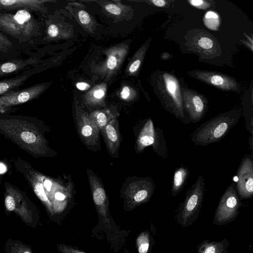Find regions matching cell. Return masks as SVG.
Here are the masks:
<instances>
[{"label":"cell","mask_w":253,"mask_h":253,"mask_svg":"<svg viewBox=\"0 0 253 253\" xmlns=\"http://www.w3.org/2000/svg\"><path fill=\"white\" fill-rule=\"evenodd\" d=\"M65 8L86 31L93 33L96 28V22L83 4L73 1L68 3Z\"/></svg>","instance_id":"7402d4cb"},{"label":"cell","mask_w":253,"mask_h":253,"mask_svg":"<svg viewBox=\"0 0 253 253\" xmlns=\"http://www.w3.org/2000/svg\"><path fill=\"white\" fill-rule=\"evenodd\" d=\"M229 243L227 239L220 241L205 240L197 245V253H229Z\"/></svg>","instance_id":"484cf974"},{"label":"cell","mask_w":253,"mask_h":253,"mask_svg":"<svg viewBox=\"0 0 253 253\" xmlns=\"http://www.w3.org/2000/svg\"><path fill=\"white\" fill-rule=\"evenodd\" d=\"M189 174V169L184 166L177 169L173 174L171 187V195L175 197L183 189Z\"/></svg>","instance_id":"83f0119b"},{"label":"cell","mask_w":253,"mask_h":253,"mask_svg":"<svg viewBox=\"0 0 253 253\" xmlns=\"http://www.w3.org/2000/svg\"><path fill=\"white\" fill-rule=\"evenodd\" d=\"M241 204L236 191V184L232 183L220 199L214 214L213 223L221 226L233 221L239 213Z\"/></svg>","instance_id":"ba28073f"},{"label":"cell","mask_w":253,"mask_h":253,"mask_svg":"<svg viewBox=\"0 0 253 253\" xmlns=\"http://www.w3.org/2000/svg\"><path fill=\"white\" fill-rule=\"evenodd\" d=\"M83 2H95L98 3L105 13L117 20H129L133 10L130 6L123 4L119 0H81Z\"/></svg>","instance_id":"ffe728a7"},{"label":"cell","mask_w":253,"mask_h":253,"mask_svg":"<svg viewBox=\"0 0 253 253\" xmlns=\"http://www.w3.org/2000/svg\"><path fill=\"white\" fill-rule=\"evenodd\" d=\"M128 86H124L120 92V97L124 100L131 99L134 94Z\"/></svg>","instance_id":"d590c367"},{"label":"cell","mask_w":253,"mask_h":253,"mask_svg":"<svg viewBox=\"0 0 253 253\" xmlns=\"http://www.w3.org/2000/svg\"></svg>","instance_id":"b9f144b4"},{"label":"cell","mask_w":253,"mask_h":253,"mask_svg":"<svg viewBox=\"0 0 253 253\" xmlns=\"http://www.w3.org/2000/svg\"><path fill=\"white\" fill-rule=\"evenodd\" d=\"M164 90L162 104L167 111L184 125H189V119L183 107L182 93L177 79L172 75H163Z\"/></svg>","instance_id":"8992f818"},{"label":"cell","mask_w":253,"mask_h":253,"mask_svg":"<svg viewBox=\"0 0 253 253\" xmlns=\"http://www.w3.org/2000/svg\"><path fill=\"white\" fill-rule=\"evenodd\" d=\"M4 253H33L31 246L20 240L8 238L4 244Z\"/></svg>","instance_id":"f546056e"},{"label":"cell","mask_w":253,"mask_h":253,"mask_svg":"<svg viewBox=\"0 0 253 253\" xmlns=\"http://www.w3.org/2000/svg\"><path fill=\"white\" fill-rule=\"evenodd\" d=\"M244 35L250 41L251 43L253 44V40L252 38H251L250 37H249L246 34L244 33Z\"/></svg>","instance_id":"60d3db41"},{"label":"cell","mask_w":253,"mask_h":253,"mask_svg":"<svg viewBox=\"0 0 253 253\" xmlns=\"http://www.w3.org/2000/svg\"><path fill=\"white\" fill-rule=\"evenodd\" d=\"M71 196L70 185L64 187L59 183L50 200L54 214L61 212L64 210Z\"/></svg>","instance_id":"d4e9b609"},{"label":"cell","mask_w":253,"mask_h":253,"mask_svg":"<svg viewBox=\"0 0 253 253\" xmlns=\"http://www.w3.org/2000/svg\"><path fill=\"white\" fill-rule=\"evenodd\" d=\"M33 49L21 44L13 39L0 31V60L7 61L23 54L30 55Z\"/></svg>","instance_id":"d6986e66"},{"label":"cell","mask_w":253,"mask_h":253,"mask_svg":"<svg viewBox=\"0 0 253 253\" xmlns=\"http://www.w3.org/2000/svg\"><path fill=\"white\" fill-rule=\"evenodd\" d=\"M75 109L78 131L81 139L87 146H96L99 141V128L77 101Z\"/></svg>","instance_id":"7c38bea8"},{"label":"cell","mask_w":253,"mask_h":253,"mask_svg":"<svg viewBox=\"0 0 253 253\" xmlns=\"http://www.w3.org/2000/svg\"><path fill=\"white\" fill-rule=\"evenodd\" d=\"M89 116L100 130L112 120L117 117V115L109 109L96 110L91 112Z\"/></svg>","instance_id":"f1b7e54d"},{"label":"cell","mask_w":253,"mask_h":253,"mask_svg":"<svg viewBox=\"0 0 253 253\" xmlns=\"http://www.w3.org/2000/svg\"><path fill=\"white\" fill-rule=\"evenodd\" d=\"M45 15L44 21V35L42 40L43 41H55L68 40L73 34V29L71 25L57 19L54 15Z\"/></svg>","instance_id":"5bb4252c"},{"label":"cell","mask_w":253,"mask_h":253,"mask_svg":"<svg viewBox=\"0 0 253 253\" xmlns=\"http://www.w3.org/2000/svg\"><path fill=\"white\" fill-rule=\"evenodd\" d=\"M55 246L61 253H86L75 247L62 243L56 244Z\"/></svg>","instance_id":"836d02e7"},{"label":"cell","mask_w":253,"mask_h":253,"mask_svg":"<svg viewBox=\"0 0 253 253\" xmlns=\"http://www.w3.org/2000/svg\"><path fill=\"white\" fill-rule=\"evenodd\" d=\"M0 134L34 158L53 156L43 125L36 118L0 113Z\"/></svg>","instance_id":"6da1fadb"},{"label":"cell","mask_w":253,"mask_h":253,"mask_svg":"<svg viewBox=\"0 0 253 253\" xmlns=\"http://www.w3.org/2000/svg\"><path fill=\"white\" fill-rule=\"evenodd\" d=\"M136 245L139 253H150L151 237L148 231L142 232L137 236Z\"/></svg>","instance_id":"4dcf8cb0"},{"label":"cell","mask_w":253,"mask_h":253,"mask_svg":"<svg viewBox=\"0 0 253 253\" xmlns=\"http://www.w3.org/2000/svg\"><path fill=\"white\" fill-rule=\"evenodd\" d=\"M101 131L109 153L112 157H118L120 133L117 117L112 120Z\"/></svg>","instance_id":"cb8c5ba5"},{"label":"cell","mask_w":253,"mask_h":253,"mask_svg":"<svg viewBox=\"0 0 253 253\" xmlns=\"http://www.w3.org/2000/svg\"><path fill=\"white\" fill-rule=\"evenodd\" d=\"M242 115L239 110L220 114L203 123L190 134L196 146H206L221 140L238 122Z\"/></svg>","instance_id":"3957f363"},{"label":"cell","mask_w":253,"mask_h":253,"mask_svg":"<svg viewBox=\"0 0 253 253\" xmlns=\"http://www.w3.org/2000/svg\"><path fill=\"white\" fill-rule=\"evenodd\" d=\"M218 16L213 11H208L205 16V25L210 29L215 30L218 25Z\"/></svg>","instance_id":"d6a6232c"},{"label":"cell","mask_w":253,"mask_h":253,"mask_svg":"<svg viewBox=\"0 0 253 253\" xmlns=\"http://www.w3.org/2000/svg\"><path fill=\"white\" fill-rule=\"evenodd\" d=\"M184 111L190 122L195 124L202 120L207 110V101L202 95L188 90L182 93Z\"/></svg>","instance_id":"9a60e30c"},{"label":"cell","mask_w":253,"mask_h":253,"mask_svg":"<svg viewBox=\"0 0 253 253\" xmlns=\"http://www.w3.org/2000/svg\"><path fill=\"white\" fill-rule=\"evenodd\" d=\"M149 146H151L154 152L162 159L167 158L168 149L163 130L159 127H155L151 118L146 120L139 131L136 150L141 153Z\"/></svg>","instance_id":"52a82bcc"},{"label":"cell","mask_w":253,"mask_h":253,"mask_svg":"<svg viewBox=\"0 0 253 253\" xmlns=\"http://www.w3.org/2000/svg\"><path fill=\"white\" fill-rule=\"evenodd\" d=\"M76 87L80 90L84 91L88 90L90 85L85 82H78L76 84Z\"/></svg>","instance_id":"74e56055"},{"label":"cell","mask_w":253,"mask_h":253,"mask_svg":"<svg viewBox=\"0 0 253 253\" xmlns=\"http://www.w3.org/2000/svg\"><path fill=\"white\" fill-rule=\"evenodd\" d=\"M145 50V47L140 48L132 58L126 69L129 75H133L138 71L144 56Z\"/></svg>","instance_id":"1f68e13d"},{"label":"cell","mask_w":253,"mask_h":253,"mask_svg":"<svg viewBox=\"0 0 253 253\" xmlns=\"http://www.w3.org/2000/svg\"><path fill=\"white\" fill-rule=\"evenodd\" d=\"M197 79L224 90H237V83L225 75L214 72L198 71L195 73Z\"/></svg>","instance_id":"44dd1931"},{"label":"cell","mask_w":253,"mask_h":253,"mask_svg":"<svg viewBox=\"0 0 253 253\" xmlns=\"http://www.w3.org/2000/svg\"><path fill=\"white\" fill-rule=\"evenodd\" d=\"M188 2L191 5L198 8L206 9L210 6L207 1L203 0H190Z\"/></svg>","instance_id":"8d00e7d4"},{"label":"cell","mask_w":253,"mask_h":253,"mask_svg":"<svg viewBox=\"0 0 253 253\" xmlns=\"http://www.w3.org/2000/svg\"><path fill=\"white\" fill-rule=\"evenodd\" d=\"M56 2L54 0H0V11L29 10L33 13L45 15L48 13L45 3Z\"/></svg>","instance_id":"ac0fdd59"},{"label":"cell","mask_w":253,"mask_h":253,"mask_svg":"<svg viewBox=\"0 0 253 253\" xmlns=\"http://www.w3.org/2000/svg\"><path fill=\"white\" fill-rule=\"evenodd\" d=\"M236 188L238 196L247 199L253 195V161L251 155L246 154L242 160L237 171Z\"/></svg>","instance_id":"4fadbf2b"},{"label":"cell","mask_w":253,"mask_h":253,"mask_svg":"<svg viewBox=\"0 0 253 253\" xmlns=\"http://www.w3.org/2000/svg\"><path fill=\"white\" fill-rule=\"evenodd\" d=\"M106 88V84L104 83L93 87L84 95V103L91 106H103L104 105Z\"/></svg>","instance_id":"4316f807"},{"label":"cell","mask_w":253,"mask_h":253,"mask_svg":"<svg viewBox=\"0 0 253 253\" xmlns=\"http://www.w3.org/2000/svg\"><path fill=\"white\" fill-rule=\"evenodd\" d=\"M4 205L5 212L16 214L27 226L36 228L39 220L36 206L26 193L8 182L4 183Z\"/></svg>","instance_id":"277c9868"},{"label":"cell","mask_w":253,"mask_h":253,"mask_svg":"<svg viewBox=\"0 0 253 253\" xmlns=\"http://www.w3.org/2000/svg\"><path fill=\"white\" fill-rule=\"evenodd\" d=\"M40 55L33 52L27 58L19 57L0 62V77L16 74L40 64Z\"/></svg>","instance_id":"e0dca14e"},{"label":"cell","mask_w":253,"mask_h":253,"mask_svg":"<svg viewBox=\"0 0 253 253\" xmlns=\"http://www.w3.org/2000/svg\"><path fill=\"white\" fill-rule=\"evenodd\" d=\"M205 185L204 178L199 175L187 191L184 201L179 204L176 221L182 227L191 225L197 219L202 206Z\"/></svg>","instance_id":"5b68a950"},{"label":"cell","mask_w":253,"mask_h":253,"mask_svg":"<svg viewBox=\"0 0 253 253\" xmlns=\"http://www.w3.org/2000/svg\"><path fill=\"white\" fill-rule=\"evenodd\" d=\"M155 188L150 177H137L131 181L124 191V204L128 210L147 203L152 196Z\"/></svg>","instance_id":"9c48e42d"},{"label":"cell","mask_w":253,"mask_h":253,"mask_svg":"<svg viewBox=\"0 0 253 253\" xmlns=\"http://www.w3.org/2000/svg\"><path fill=\"white\" fill-rule=\"evenodd\" d=\"M42 63L23 71L13 77L0 80V96L13 90L19 88L25 82L43 68Z\"/></svg>","instance_id":"603a6c76"},{"label":"cell","mask_w":253,"mask_h":253,"mask_svg":"<svg viewBox=\"0 0 253 253\" xmlns=\"http://www.w3.org/2000/svg\"><path fill=\"white\" fill-rule=\"evenodd\" d=\"M249 144L250 146V150L251 151V153H252L251 156H253V154H252V153H253V134H251V136L249 138Z\"/></svg>","instance_id":"ab89813d"},{"label":"cell","mask_w":253,"mask_h":253,"mask_svg":"<svg viewBox=\"0 0 253 253\" xmlns=\"http://www.w3.org/2000/svg\"><path fill=\"white\" fill-rule=\"evenodd\" d=\"M0 11V31L34 49L43 37L41 22L27 9Z\"/></svg>","instance_id":"7a4b0ae2"},{"label":"cell","mask_w":253,"mask_h":253,"mask_svg":"<svg viewBox=\"0 0 253 253\" xmlns=\"http://www.w3.org/2000/svg\"><path fill=\"white\" fill-rule=\"evenodd\" d=\"M149 2L158 7H163L166 4V1L164 0H152Z\"/></svg>","instance_id":"f35d334b"},{"label":"cell","mask_w":253,"mask_h":253,"mask_svg":"<svg viewBox=\"0 0 253 253\" xmlns=\"http://www.w3.org/2000/svg\"><path fill=\"white\" fill-rule=\"evenodd\" d=\"M198 44L200 47L205 49H210L213 45L212 40L207 37H201L198 42Z\"/></svg>","instance_id":"e575fe53"},{"label":"cell","mask_w":253,"mask_h":253,"mask_svg":"<svg viewBox=\"0 0 253 253\" xmlns=\"http://www.w3.org/2000/svg\"><path fill=\"white\" fill-rule=\"evenodd\" d=\"M51 83H39L21 89L11 90L0 96V113L7 112L16 106L35 99L43 93Z\"/></svg>","instance_id":"30bf717a"},{"label":"cell","mask_w":253,"mask_h":253,"mask_svg":"<svg viewBox=\"0 0 253 253\" xmlns=\"http://www.w3.org/2000/svg\"><path fill=\"white\" fill-rule=\"evenodd\" d=\"M93 200L100 217L106 219L109 213V201L100 179L90 169H87Z\"/></svg>","instance_id":"2e32d148"},{"label":"cell","mask_w":253,"mask_h":253,"mask_svg":"<svg viewBox=\"0 0 253 253\" xmlns=\"http://www.w3.org/2000/svg\"><path fill=\"white\" fill-rule=\"evenodd\" d=\"M129 46L119 44L105 51L106 60L94 68L93 72L108 80L117 73L127 55Z\"/></svg>","instance_id":"8fae6325"}]
</instances>
